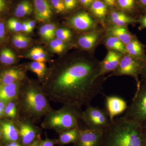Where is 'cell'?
Returning a JSON list of instances; mask_svg holds the SVG:
<instances>
[{
	"mask_svg": "<svg viewBox=\"0 0 146 146\" xmlns=\"http://www.w3.org/2000/svg\"><path fill=\"white\" fill-rule=\"evenodd\" d=\"M138 23H139V30L144 29H146V14L141 16L138 20Z\"/></svg>",
	"mask_w": 146,
	"mask_h": 146,
	"instance_id": "74e56055",
	"label": "cell"
},
{
	"mask_svg": "<svg viewBox=\"0 0 146 146\" xmlns=\"http://www.w3.org/2000/svg\"><path fill=\"white\" fill-rule=\"evenodd\" d=\"M81 111L65 106L58 110H52L45 115L42 127L60 133L78 127Z\"/></svg>",
	"mask_w": 146,
	"mask_h": 146,
	"instance_id": "277c9868",
	"label": "cell"
},
{
	"mask_svg": "<svg viewBox=\"0 0 146 146\" xmlns=\"http://www.w3.org/2000/svg\"><path fill=\"white\" fill-rule=\"evenodd\" d=\"M6 146H23V145L22 144L19 143L18 141H14V142L8 143Z\"/></svg>",
	"mask_w": 146,
	"mask_h": 146,
	"instance_id": "c3c4849f",
	"label": "cell"
},
{
	"mask_svg": "<svg viewBox=\"0 0 146 146\" xmlns=\"http://www.w3.org/2000/svg\"><path fill=\"white\" fill-rule=\"evenodd\" d=\"M33 11L31 4L27 0H25L20 3L15 9L14 14L18 18H22L30 14Z\"/></svg>",
	"mask_w": 146,
	"mask_h": 146,
	"instance_id": "603a6c76",
	"label": "cell"
},
{
	"mask_svg": "<svg viewBox=\"0 0 146 146\" xmlns=\"http://www.w3.org/2000/svg\"><path fill=\"white\" fill-rule=\"evenodd\" d=\"M21 31L26 33H29L31 32L28 26L27 21L24 22L22 24Z\"/></svg>",
	"mask_w": 146,
	"mask_h": 146,
	"instance_id": "60d3db41",
	"label": "cell"
},
{
	"mask_svg": "<svg viewBox=\"0 0 146 146\" xmlns=\"http://www.w3.org/2000/svg\"><path fill=\"white\" fill-rule=\"evenodd\" d=\"M19 95L22 111L32 119H39L52 110L42 88L28 85L21 88Z\"/></svg>",
	"mask_w": 146,
	"mask_h": 146,
	"instance_id": "3957f363",
	"label": "cell"
},
{
	"mask_svg": "<svg viewBox=\"0 0 146 146\" xmlns=\"http://www.w3.org/2000/svg\"><path fill=\"white\" fill-rule=\"evenodd\" d=\"M138 2L141 7L146 9V0H138Z\"/></svg>",
	"mask_w": 146,
	"mask_h": 146,
	"instance_id": "681fc988",
	"label": "cell"
},
{
	"mask_svg": "<svg viewBox=\"0 0 146 146\" xmlns=\"http://www.w3.org/2000/svg\"><path fill=\"white\" fill-rule=\"evenodd\" d=\"M0 127L4 141L6 143L18 141L20 139L18 129L12 123L6 121L1 122Z\"/></svg>",
	"mask_w": 146,
	"mask_h": 146,
	"instance_id": "2e32d148",
	"label": "cell"
},
{
	"mask_svg": "<svg viewBox=\"0 0 146 146\" xmlns=\"http://www.w3.org/2000/svg\"><path fill=\"white\" fill-rule=\"evenodd\" d=\"M56 143V140L46 138L44 140L41 141L40 146H54L55 144Z\"/></svg>",
	"mask_w": 146,
	"mask_h": 146,
	"instance_id": "8d00e7d4",
	"label": "cell"
},
{
	"mask_svg": "<svg viewBox=\"0 0 146 146\" xmlns=\"http://www.w3.org/2000/svg\"><path fill=\"white\" fill-rule=\"evenodd\" d=\"M146 61L135 58L129 55H125L121 59L117 68L111 76H129L135 79L137 83V89L140 86L141 82L139 80Z\"/></svg>",
	"mask_w": 146,
	"mask_h": 146,
	"instance_id": "52a82bcc",
	"label": "cell"
},
{
	"mask_svg": "<svg viewBox=\"0 0 146 146\" xmlns=\"http://www.w3.org/2000/svg\"><path fill=\"white\" fill-rule=\"evenodd\" d=\"M16 57L14 52L8 48H4L0 52V62L4 65H11L15 63Z\"/></svg>",
	"mask_w": 146,
	"mask_h": 146,
	"instance_id": "d4e9b609",
	"label": "cell"
},
{
	"mask_svg": "<svg viewBox=\"0 0 146 146\" xmlns=\"http://www.w3.org/2000/svg\"><path fill=\"white\" fill-rule=\"evenodd\" d=\"M65 9L67 10H71L74 8L77 3V0H63Z\"/></svg>",
	"mask_w": 146,
	"mask_h": 146,
	"instance_id": "d590c367",
	"label": "cell"
},
{
	"mask_svg": "<svg viewBox=\"0 0 146 146\" xmlns=\"http://www.w3.org/2000/svg\"><path fill=\"white\" fill-rule=\"evenodd\" d=\"M25 78V73L20 69L12 68L5 70L0 74V85L19 82Z\"/></svg>",
	"mask_w": 146,
	"mask_h": 146,
	"instance_id": "9a60e30c",
	"label": "cell"
},
{
	"mask_svg": "<svg viewBox=\"0 0 146 146\" xmlns=\"http://www.w3.org/2000/svg\"><path fill=\"white\" fill-rule=\"evenodd\" d=\"M86 107L85 110L81 111L80 119L87 128L104 130L107 127L110 121L106 110L92 106L91 104Z\"/></svg>",
	"mask_w": 146,
	"mask_h": 146,
	"instance_id": "8992f818",
	"label": "cell"
},
{
	"mask_svg": "<svg viewBox=\"0 0 146 146\" xmlns=\"http://www.w3.org/2000/svg\"><path fill=\"white\" fill-rule=\"evenodd\" d=\"M82 5L85 7H89L94 2V0H79Z\"/></svg>",
	"mask_w": 146,
	"mask_h": 146,
	"instance_id": "ee69618b",
	"label": "cell"
},
{
	"mask_svg": "<svg viewBox=\"0 0 146 146\" xmlns=\"http://www.w3.org/2000/svg\"><path fill=\"white\" fill-rule=\"evenodd\" d=\"M105 3L110 6H113L115 4V0H104Z\"/></svg>",
	"mask_w": 146,
	"mask_h": 146,
	"instance_id": "7dc6e473",
	"label": "cell"
},
{
	"mask_svg": "<svg viewBox=\"0 0 146 146\" xmlns=\"http://www.w3.org/2000/svg\"><path fill=\"white\" fill-rule=\"evenodd\" d=\"M55 36L57 39L63 42L68 41L72 37V32L68 29L60 28L56 30Z\"/></svg>",
	"mask_w": 146,
	"mask_h": 146,
	"instance_id": "4dcf8cb0",
	"label": "cell"
},
{
	"mask_svg": "<svg viewBox=\"0 0 146 146\" xmlns=\"http://www.w3.org/2000/svg\"><path fill=\"white\" fill-rule=\"evenodd\" d=\"M2 138V136L1 130V127H0V140Z\"/></svg>",
	"mask_w": 146,
	"mask_h": 146,
	"instance_id": "816d5d0a",
	"label": "cell"
},
{
	"mask_svg": "<svg viewBox=\"0 0 146 146\" xmlns=\"http://www.w3.org/2000/svg\"><path fill=\"white\" fill-rule=\"evenodd\" d=\"M27 23L31 31H32L35 27V22L33 21H27Z\"/></svg>",
	"mask_w": 146,
	"mask_h": 146,
	"instance_id": "bcb514c9",
	"label": "cell"
},
{
	"mask_svg": "<svg viewBox=\"0 0 146 146\" xmlns=\"http://www.w3.org/2000/svg\"><path fill=\"white\" fill-rule=\"evenodd\" d=\"M111 23L117 26L124 27L138 23V20L120 11H113L110 16Z\"/></svg>",
	"mask_w": 146,
	"mask_h": 146,
	"instance_id": "ffe728a7",
	"label": "cell"
},
{
	"mask_svg": "<svg viewBox=\"0 0 146 146\" xmlns=\"http://www.w3.org/2000/svg\"><path fill=\"white\" fill-rule=\"evenodd\" d=\"M101 146H143L142 127L123 116L114 119L104 129Z\"/></svg>",
	"mask_w": 146,
	"mask_h": 146,
	"instance_id": "7a4b0ae2",
	"label": "cell"
},
{
	"mask_svg": "<svg viewBox=\"0 0 146 146\" xmlns=\"http://www.w3.org/2000/svg\"><path fill=\"white\" fill-rule=\"evenodd\" d=\"M80 129L79 126L77 127L59 133L58 139L56 140V143L62 146L74 144L77 139Z\"/></svg>",
	"mask_w": 146,
	"mask_h": 146,
	"instance_id": "ac0fdd59",
	"label": "cell"
},
{
	"mask_svg": "<svg viewBox=\"0 0 146 146\" xmlns=\"http://www.w3.org/2000/svg\"><path fill=\"white\" fill-rule=\"evenodd\" d=\"M119 6L126 11H133L136 7L135 0H117Z\"/></svg>",
	"mask_w": 146,
	"mask_h": 146,
	"instance_id": "1f68e13d",
	"label": "cell"
},
{
	"mask_svg": "<svg viewBox=\"0 0 146 146\" xmlns=\"http://www.w3.org/2000/svg\"><path fill=\"white\" fill-rule=\"evenodd\" d=\"M70 24L74 28L80 31H87L95 26V22L88 13L83 12L73 16Z\"/></svg>",
	"mask_w": 146,
	"mask_h": 146,
	"instance_id": "7c38bea8",
	"label": "cell"
},
{
	"mask_svg": "<svg viewBox=\"0 0 146 146\" xmlns=\"http://www.w3.org/2000/svg\"><path fill=\"white\" fill-rule=\"evenodd\" d=\"M21 90L19 82L6 85H0V100L7 103L18 97Z\"/></svg>",
	"mask_w": 146,
	"mask_h": 146,
	"instance_id": "5bb4252c",
	"label": "cell"
},
{
	"mask_svg": "<svg viewBox=\"0 0 146 146\" xmlns=\"http://www.w3.org/2000/svg\"><path fill=\"white\" fill-rule=\"evenodd\" d=\"M5 30L4 25L0 22V42L3 40L5 36Z\"/></svg>",
	"mask_w": 146,
	"mask_h": 146,
	"instance_id": "f35d334b",
	"label": "cell"
},
{
	"mask_svg": "<svg viewBox=\"0 0 146 146\" xmlns=\"http://www.w3.org/2000/svg\"><path fill=\"white\" fill-rule=\"evenodd\" d=\"M103 130L86 128L80 129L78 137L74 146H101Z\"/></svg>",
	"mask_w": 146,
	"mask_h": 146,
	"instance_id": "ba28073f",
	"label": "cell"
},
{
	"mask_svg": "<svg viewBox=\"0 0 146 146\" xmlns=\"http://www.w3.org/2000/svg\"><path fill=\"white\" fill-rule=\"evenodd\" d=\"M100 1V0H95V1Z\"/></svg>",
	"mask_w": 146,
	"mask_h": 146,
	"instance_id": "f5cc1de1",
	"label": "cell"
},
{
	"mask_svg": "<svg viewBox=\"0 0 146 146\" xmlns=\"http://www.w3.org/2000/svg\"><path fill=\"white\" fill-rule=\"evenodd\" d=\"M126 53L135 58L146 61L145 47L136 37L125 45Z\"/></svg>",
	"mask_w": 146,
	"mask_h": 146,
	"instance_id": "e0dca14e",
	"label": "cell"
},
{
	"mask_svg": "<svg viewBox=\"0 0 146 146\" xmlns=\"http://www.w3.org/2000/svg\"><path fill=\"white\" fill-rule=\"evenodd\" d=\"M50 47L53 52L59 54L64 51L66 48V45L64 42L56 38L51 41Z\"/></svg>",
	"mask_w": 146,
	"mask_h": 146,
	"instance_id": "f1b7e54d",
	"label": "cell"
},
{
	"mask_svg": "<svg viewBox=\"0 0 146 146\" xmlns=\"http://www.w3.org/2000/svg\"><path fill=\"white\" fill-rule=\"evenodd\" d=\"M105 103L106 110L111 121L116 116L125 112L128 107L125 100L118 96H105Z\"/></svg>",
	"mask_w": 146,
	"mask_h": 146,
	"instance_id": "9c48e42d",
	"label": "cell"
},
{
	"mask_svg": "<svg viewBox=\"0 0 146 146\" xmlns=\"http://www.w3.org/2000/svg\"><path fill=\"white\" fill-rule=\"evenodd\" d=\"M99 36V35L96 32L84 35L79 38L78 44L84 49H91L96 44Z\"/></svg>",
	"mask_w": 146,
	"mask_h": 146,
	"instance_id": "44dd1931",
	"label": "cell"
},
{
	"mask_svg": "<svg viewBox=\"0 0 146 146\" xmlns=\"http://www.w3.org/2000/svg\"><path fill=\"white\" fill-rule=\"evenodd\" d=\"M106 45L108 48L113 51L122 54H126L125 45L115 36L110 35L105 41Z\"/></svg>",
	"mask_w": 146,
	"mask_h": 146,
	"instance_id": "7402d4cb",
	"label": "cell"
},
{
	"mask_svg": "<svg viewBox=\"0 0 146 146\" xmlns=\"http://www.w3.org/2000/svg\"><path fill=\"white\" fill-rule=\"evenodd\" d=\"M51 2L58 13H62L66 9L63 0H51Z\"/></svg>",
	"mask_w": 146,
	"mask_h": 146,
	"instance_id": "836d02e7",
	"label": "cell"
},
{
	"mask_svg": "<svg viewBox=\"0 0 146 146\" xmlns=\"http://www.w3.org/2000/svg\"><path fill=\"white\" fill-rule=\"evenodd\" d=\"M123 117L137 123L141 127L146 125V81L141 82Z\"/></svg>",
	"mask_w": 146,
	"mask_h": 146,
	"instance_id": "5b68a950",
	"label": "cell"
},
{
	"mask_svg": "<svg viewBox=\"0 0 146 146\" xmlns=\"http://www.w3.org/2000/svg\"><path fill=\"white\" fill-rule=\"evenodd\" d=\"M41 141V140H39V139H36L29 146H40Z\"/></svg>",
	"mask_w": 146,
	"mask_h": 146,
	"instance_id": "f907efd6",
	"label": "cell"
},
{
	"mask_svg": "<svg viewBox=\"0 0 146 146\" xmlns=\"http://www.w3.org/2000/svg\"><path fill=\"white\" fill-rule=\"evenodd\" d=\"M12 40L13 45L19 49L26 48L30 42V39L29 37L21 34L13 35Z\"/></svg>",
	"mask_w": 146,
	"mask_h": 146,
	"instance_id": "83f0119b",
	"label": "cell"
},
{
	"mask_svg": "<svg viewBox=\"0 0 146 146\" xmlns=\"http://www.w3.org/2000/svg\"><path fill=\"white\" fill-rule=\"evenodd\" d=\"M122 57L119 52L111 50L108 53L104 60L100 63L99 76L115 71L119 66Z\"/></svg>",
	"mask_w": 146,
	"mask_h": 146,
	"instance_id": "30bf717a",
	"label": "cell"
},
{
	"mask_svg": "<svg viewBox=\"0 0 146 146\" xmlns=\"http://www.w3.org/2000/svg\"><path fill=\"white\" fill-rule=\"evenodd\" d=\"M22 24L14 18L9 19L7 22V26L9 29L15 32L21 31Z\"/></svg>",
	"mask_w": 146,
	"mask_h": 146,
	"instance_id": "d6a6232c",
	"label": "cell"
},
{
	"mask_svg": "<svg viewBox=\"0 0 146 146\" xmlns=\"http://www.w3.org/2000/svg\"><path fill=\"white\" fill-rule=\"evenodd\" d=\"M142 81H146V61L141 74Z\"/></svg>",
	"mask_w": 146,
	"mask_h": 146,
	"instance_id": "7bdbcfd3",
	"label": "cell"
},
{
	"mask_svg": "<svg viewBox=\"0 0 146 146\" xmlns=\"http://www.w3.org/2000/svg\"><path fill=\"white\" fill-rule=\"evenodd\" d=\"M29 69L39 78H42L46 73V65L44 63L34 61L29 65Z\"/></svg>",
	"mask_w": 146,
	"mask_h": 146,
	"instance_id": "484cf974",
	"label": "cell"
},
{
	"mask_svg": "<svg viewBox=\"0 0 146 146\" xmlns=\"http://www.w3.org/2000/svg\"><path fill=\"white\" fill-rule=\"evenodd\" d=\"M17 114V106L16 104L12 101L7 103L5 108L4 115L8 117L14 118L16 117Z\"/></svg>",
	"mask_w": 146,
	"mask_h": 146,
	"instance_id": "f546056e",
	"label": "cell"
},
{
	"mask_svg": "<svg viewBox=\"0 0 146 146\" xmlns=\"http://www.w3.org/2000/svg\"><path fill=\"white\" fill-rule=\"evenodd\" d=\"M6 6L7 3L5 0H0V13L5 10Z\"/></svg>",
	"mask_w": 146,
	"mask_h": 146,
	"instance_id": "f6af8a7d",
	"label": "cell"
},
{
	"mask_svg": "<svg viewBox=\"0 0 146 146\" xmlns=\"http://www.w3.org/2000/svg\"><path fill=\"white\" fill-rule=\"evenodd\" d=\"M100 71V63L93 60L74 61L63 66L42 89L49 100L81 110L103 91Z\"/></svg>",
	"mask_w": 146,
	"mask_h": 146,
	"instance_id": "6da1fadb",
	"label": "cell"
},
{
	"mask_svg": "<svg viewBox=\"0 0 146 146\" xmlns=\"http://www.w3.org/2000/svg\"><path fill=\"white\" fill-rule=\"evenodd\" d=\"M109 33L110 35L117 37L125 45L127 44L136 37L123 27L113 26L109 29Z\"/></svg>",
	"mask_w": 146,
	"mask_h": 146,
	"instance_id": "d6986e66",
	"label": "cell"
},
{
	"mask_svg": "<svg viewBox=\"0 0 146 146\" xmlns=\"http://www.w3.org/2000/svg\"><path fill=\"white\" fill-rule=\"evenodd\" d=\"M20 139L23 146H29L36 140L37 131L29 123H21L18 128Z\"/></svg>",
	"mask_w": 146,
	"mask_h": 146,
	"instance_id": "8fae6325",
	"label": "cell"
},
{
	"mask_svg": "<svg viewBox=\"0 0 146 146\" xmlns=\"http://www.w3.org/2000/svg\"><path fill=\"white\" fill-rule=\"evenodd\" d=\"M143 146H146V125L142 127Z\"/></svg>",
	"mask_w": 146,
	"mask_h": 146,
	"instance_id": "ab89813d",
	"label": "cell"
},
{
	"mask_svg": "<svg viewBox=\"0 0 146 146\" xmlns=\"http://www.w3.org/2000/svg\"><path fill=\"white\" fill-rule=\"evenodd\" d=\"M39 33H40V35L42 38L45 39V40H52L46 25H44V26L40 28V30H39Z\"/></svg>",
	"mask_w": 146,
	"mask_h": 146,
	"instance_id": "e575fe53",
	"label": "cell"
},
{
	"mask_svg": "<svg viewBox=\"0 0 146 146\" xmlns=\"http://www.w3.org/2000/svg\"><path fill=\"white\" fill-rule=\"evenodd\" d=\"M29 57L34 61L45 63L46 60V56L44 51L42 48L35 47L30 51Z\"/></svg>",
	"mask_w": 146,
	"mask_h": 146,
	"instance_id": "4316f807",
	"label": "cell"
},
{
	"mask_svg": "<svg viewBox=\"0 0 146 146\" xmlns=\"http://www.w3.org/2000/svg\"><path fill=\"white\" fill-rule=\"evenodd\" d=\"M91 11L97 17L103 19L107 13V5L101 1H95L91 4Z\"/></svg>",
	"mask_w": 146,
	"mask_h": 146,
	"instance_id": "cb8c5ba5",
	"label": "cell"
},
{
	"mask_svg": "<svg viewBox=\"0 0 146 146\" xmlns=\"http://www.w3.org/2000/svg\"><path fill=\"white\" fill-rule=\"evenodd\" d=\"M6 104L7 103L5 102L0 100V117L4 115L5 108Z\"/></svg>",
	"mask_w": 146,
	"mask_h": 146,
	"instance_id": "b9f144b4",
	"label": "cell"
},
{
	"mask_svg": "<svg viewBox=\"0 0 146 146\" xmlns=\"http://www.w3.org/2000/svg\"><path fill=\"white\" fill-rule=\"evenodd\" d=\"M35 18L39 22L49 20L52 15L50 5L47 0H33Z\"/></svg>",
	"mask_w": 146,
	"mask_h": 146,
	"instance_id": "4fadbf2b",
	"label": "cell"
}]
</instances>
